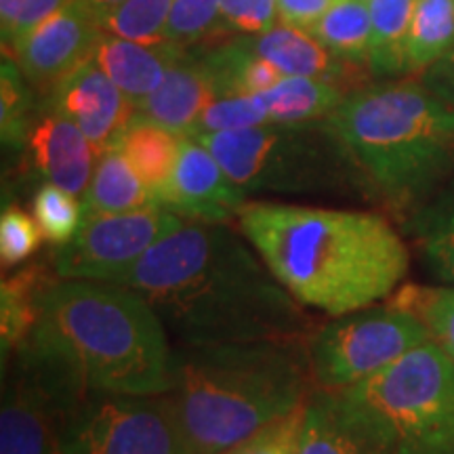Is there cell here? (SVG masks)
I'll list each match as a JSON object with an SVG mask.
<instances>
[{"mask_svg": "<svg viewBox=\"0 0 454 454\" xmlns=\"http://www.w3.org/2000/svg\"><path fill=\"white\" fill-rule=\"evenodd\" d=\"M334 0H278V17L284 26L311 32Z\"/></svg>", "mask_w": 454, "mask_h": 454, "instance_id": "obj_39", "label": "cell"}, {"mask_svg": "<svg viewBox=\"0 0 454 454\" xmlns=\"http://www.w3.org/2000/svg\"><path fill=\"white\" fill-rule=\"evenodd\" d=\"M51 110L64 114L67 121L82 130L93 145L98 160L118 145L135 118V106L93 64V59L76 67L51 90Z\"/></svg>", "mask_w": 454, "mask_h": 454, "instance_id": "obj_14", "label": "cell"}, {"mask_svg": "<svg viewBox=\"0 0 454 454\" xmlns=\"http://www.w3.org/2000/svg\"><path fill=\"white\" fill-rule=\"evenodd\" d=\"M247 194L231 184L211 152L194 137H181L177 167L168 185L156 196L160 208L181 219L225 223L238 217Z\"/></svg>", "mask_w": 454, "mask_h": 454, "instance_id": "obj_13", "label": "cell"}, {"mask_svg": "<svg viewBox=\"0 0 454 454\" xmlns=\"http://www.w3.org/2000/svg\"><path fill=\"white\" fill-rule=\"evenodd\" d=\"M118 147L156 200V196L168 185L173 170L177 167L181 147L179 135L158 124L133 118L118 141Z\"/></svg>", "mask_w": 454, "mask_h": 454, "instance_id": "obj_23", "label": "cell"}, {"mask_svg": "<svg viewBox=\"0 0 454 454\" xmlns=\"http://www.w3.org/2000/svg\"><path fill=\"white\" fill-rule=\"evenodd\" d=\"M339 394L389 454H454V362L431 339Z\"/></svg>", "mask_w": 454, "mask_h": 454, "instance_id": "obj_7", "label": "cell"}, {"mask_svg": "<svg viewBox=\"0 0 454 454\" xmlns=\"http://www.w3.org/2000/svg\"><path fill=\"white\" fill-rule=\"evenodd\" d=\"M101 36L99 11L87 0H72L11 44L9 51L32 87L53 90L76 67L87 64Z\"/></svg>", "mask_w": 454, "mask_h": 454, "instance_id": "obj_12", "label": "cell"}, {"mask_svg": "<svg viewBox=\"0 0 454 454\" xmlns=\"http://www.w3.org/2000/svg\"><path fill=\"white\" fill-rule=\"evenodd\" d=\"M179 345L297 343L308 317L225 223L185 221L118 278Z\"/></svg>", "mask_w": 454, "mask_h": 454, "instance_id": "obj_1", "label": "cell"}, {"mask_svg": "<svg viewBox=\"0 0 454 454\" xmlns=\"http://www.w3.org/2000/svg\"><path fill=\"white\" fill-rule=\"evenodd\" d=\"M265 124H270V116L259 95H231V98L213 99L204 107L190 137L257 129Z\"/></svg>", "mask_w": 454, "mask_h": 454, "instance_id": "obj_33", "label": "cell"}, {"mask_svg": "<svg viewBox=\"0 0 454 454\" xmlns=\"http://www.w3.org/2000/svg\"><path fill=\"white\" fill-rule=\"evenodd\" d=\"M170 7L173 0H124L101 15L104 34L124 38L139 44H162L167 43Z\"/></svg>", "mask_w": 454, "mask_h": 454, "instance_id": "obj_29", "label": "cell"}, {"mask_svg": "<svg viewBox=\"0 0 454 454\" xmlns=\"http://www.w3.org/2000/svg\"><path fill=\"white\" fill-rule=\"evenodd\" d=\"M43 231L36 219H32L24 208L4 207L0 217V261L3 268H15L24 263L41 248Z\"/></svg>", "mask_w": 454, "mask_h": 454, "instance_id": "obj_34", "label": "cell"}, {"mask_svg": "<svg viewBox=\"0 0 454 454\" xmlns=\"http://www.w3.org/2000/svg\"><path fill=\"white\" fill-rule=\"evenodd\" d=\"M87 3H89L90 7H93L95 11H99V15H104L106 11L118 7V4L124 3V0H87Z\"/></svg>", "mask_w": 454, "mask_h": 454, "instance_id": "obj_41", "label": "cell"}, {"mask_svg": "<svg viewBox=\"0 0 454 454\" xmlns=\"http://www.w3.org/2000/svg\"><path fill=\"white\" fill-rule=\"evenodd\" d=\"M213 99H217V93L200 53L185 49L168 67L160 87L135 107V118L158 124L179 137H190L204 107Z\"/></svg>", "mask_w": 454, "mask_h": 454, "instance_id": "obj_15", "label": "cell"}, {"mask_svg": "<svg viewBox=\"0 0 454 454\" xmlns=\"http://www.w3.org/2000/svg\"><path fill=\"white\" fill-rule=\"evenodd\" d=\"M412 234L429 270L454 284V181L414 213Z\"/></svg>", "mask_w": 454, "mask_h": 454, "instance_id": "obj_25", "label": "cell"}, {"mask_svg": "<svg viewBox=\"0 0 454 454\" xmlns=\"http://www.w3.org/2000/svg\"><path fill=\"white\" fill-rule=\"evenodd\" d=\"M34 219L49 242L64 247L81 230L84 208L82 202H78L70 192L53 184H44L34 196Z\"/></svg>", "mask_w": 454, "mask_h": 454, "instance_id": "obj_32", "label": "cell"}, {"mask_svg": "<svg viewBox=\"0 0 454 454\" xmlns=\"http://www.w3.org/2000/svg\"><path fill=\"white\" fill-rule=\"evenodd\" d=\"M311 368L299 343L177 345L168 397L200 454H223L309 397Z\"/></svg>", "mask_w": 454, "mask_h": 454, "instance_id": "obj_4", "label": "cell"}, {"mask_svg": "<svg viewBox=\"0 0 454 454\" xmlns=\"http://www.w3.org/2000/svg\"><path fill=\"white\" fill-rule=\"evenodd\" d=\"M253 49L270 61L282 76L317 78L339 84L345 78L348 61L334 57L314 34L291 26H276L270 32L253 36Z\"/></svg>", "mask_w": 454, "mask_h": 454, "instance_id": "obj_19", "label": "cell"}, {"mask_svg": "<svg viewBox=\"0 0 454 454\" xmlns=\"http://www.w3.org/2000/svg\"><path fill=\"white\" fill-rule=\"evenodd\" d=\"M236 219L293 299L333 317L387 299L411 263L404 240L381 215L247 202Z\"/></svg>", "mask_w": 454, "mask_h": 454, "instance_id": "obj_2", "label": "cell"}, {"mask_svg": "<svg viewBox=\"0 0 454 454\" xmlns=\"http://www.w3.org/2000/svg\"><path fill=\"white\" fill-rule=\"evenodd\" d=\"M423 84L435 98L454 107V49L438 64L427 67L423 74Z\"/></svg>", "mask_w": 454, "mask_h": 454, "instance_id": "obj_40", "label": "cell"}, {"mask_svg": "<svg viewBox=\"0 0 454 454\" xmlns=\"http://www.w3.org/2000/svg\"><path fill=\"white\" fill-rule=\"evenodd\" d=\"M429 339L423 322L395 305L340 316L309 334L311 377L320 389H349Z\"/></svg>", "mask_w": 454, "mask_h": 454, "instance_id": "obj_9", "label": "cell"}, {"mask_svg": "<svg viewBox=\"0 0 454 454\" xmlns=\"http://www.w3.org/2000/svg\"><path fill=\"white\" fill-rule=\"evenodd\" d=\"M371 3V49L368 66L379 76L408 72L406 38L417 0H368Z\"/></svg>", "mask_w": 454, "mask_h": 454, "instance_id": "obj_26", "label": "cell"}, {"mask_svg": "<svg viewBox=\"0 0 454 454\" xmlns=\"http://www.w3.org/2000/svg\"><path fill=\"white\" fill-rule=\"evenodd\" d=\"M158 207L152 192L130 167L121 147H112L95 164L93 177L82 194L84 215L130 213Z\"/></svg>", "mask_w": 454, "mask_h": 454, "instance_id": "obj_20", "label": "cell"}, {"mask_svg": "<svg viewBox=\"0 0 454 454\" xmlns=\"http://www.w3.org/2000/svg\"><path fill=\"white\" fill-rule=\"evenodd\" d=\"M13 357L0 414V454H55L66 417L89 391L26 345Z\"/></svg>", "mask_w": 454, "mask_h": 454, "instance_id": "obj_10", "label": "cell"}, {"mask_svg": "<svg viewBox=\"0 0 454 454\" xmlns=\"http://www.w3.org/2000/svg\"><path fill=\"white\" fill-rule=\"evenodd\" d=\"M30 107L32 98L24 72L4 51L0 66V133L3 145L11 152H20L27 145L32 133Z\"/></svg>", "mask_w": 454, "mask_h": 454, "instance_id": "obj_31", "label": "cell"}, {"mask_svg": "<svg viewBox=\"0 0 454 454\" xmlns=\"http://www.w3.org/2000/svg\"><path fill=\"white\" fill-rule=\"evenodd\" d=\"M185 47L173 43L139 44L104 34L93 51V64L122 90L135 107L150 98Z\"/></svg>", "mask_w": 454, "mask_h": 454, "instance_id": "obj_18", "label": "cell"}, {"mask_svg": "<svg viewBox=\"0 0 454 454\" xmlns=\"http://www.w3.org/2000/svg\"><path fill=\"white\" fill-rule=\"evenodd\" d=\"M311 34L334 57L351 66L368 64L371 49V3L368 0H334Z\"/></svg>", "mask_w": 454, "mask_h": 454, "instance_id": "obj_27", "label": "cell"}, {"mask_svg": "<svg viewBox=\"0 0 454 454\" xmlns=\"http://www.w3.org/2000/svg\"><path fill=\"white\" fill-rule=\"evenodd\" d=\"M200 57L211 74L217 98L259 95L276 87L284 78L282 72L257 55L253 38H238L234 43L202 51Z\"/></svg>", "mask_w": 454, "mask_h": 454, "instance_id": "obj_21", "label": "cell"}, {"mask_svg": "<svg viewBox=\"0 0 454 454\" xmlns=\"http://www.w3.org/2000/svg\"><path fill=\"white\" fill-rule=\"evenodd\" d=\"M454 49V0H417L406 38L408 72L427 70Z\"/></svg>", "mask_w": 454, "mask_h": 454, "instance_id": "obj_28", "label": "cell"}, {"mask_svg": "<svg viewBox=\"0 0 454 454\" xmlns=\"http://www.w3.org/2000/svg\"><path fill=\"white\" fill-rule=\"evenodd\" d=\"M391 305L419 317L431 340L454 362V286H406L395 294Z\"/></svg>", "mask_w": 454, "mask_h": 454, "instance_id": "obj_30", "label": "cell"}, {"mask_svg": "<svg viewBox=\"0 0 454 454\" xmlns=\"http://www.w3.org/2000/svg\"><path fill=\"white\" fill-rule=\"evenodd\" d=\"M325 122L364 184L395 207L429 194L454 168V107L425 84L356 90Z\"/></svg>", "mask_w": 454, "mask_h": 454, "instance_id": "obj_5", "label": "cell"}, {"mask_svg": "<svg viewBox=\"0 0 454 454\" xmlns=\"http://www.w3.org/2000/svg\"><path fill=\"white\" fill-rule=\"evenodd\" d=\"M70 3L72 0H0L4 49Z\"/></svg>", "mask_w": 454, "mask_h": 454, "instance_id": "obj_37", "label": "cell"}, {"mask_svg": "<svg viewBox=\"0 0 454 454\" xmlns=\"http://www.w3.org/2000/svg\"><path fill=\"white\" fill-rule=\"evenodd\" d=\"M303 406L286 414V417L278 419L274 423L265 425L263 429H259L251 438L240 442V444L230 448L223 454H297Z\"/></svg>", "mask_w": 454, "mask_h": 454, "instance_id": "obj_36", "label": "cell"}, {"mask_svg": "<svg viewBox=\"0 0 454 454\" xmlns=\"http://www.w3.org/2000/svg\"><path fill=\"white\" fill-rule=\"evenodd\" d=\"M194 139L247 196H331L364 181L326 122L265 124Z\"/></svg>", "mask_w": 454, "mask_h": 454, "instance_id": "obj_6", "label": "cell"}, {"mask_svg": "<svg viewBox=\"0 0 454 454\" xmlns=\"http://www.w3.org/2000/svg\"><path fill=\"white\" fill-rule=\"evenodd\" d=\"M219 17V0H173L164 38L179 47H190L213 30Z\"/></svg>", "mask_w": 454, "mask_h": 454, "instance_id": "obj_35", "label": "cell"}, {"mask_svg": "<svg viewBox=\"0 0 454 454\" xmlns=\"http://www.w3.org/2000/svg\"><path fill=\"white\" fill-rule=\"evenodd\" d=\"M49 280L38 268H30L11 276L0 288V340H3V360L13 356L26 339L30 337L41 314V301Z\"/></svg>", "mask_w": 454, "mask_h": 454, "instance_id": "obj_24", "label": "cell"}, {"mask_svg": "<svg viewBox=\"0 0 454 454\" xmlns=\"http://www.w3.org/2000/svg\"><path fill=\"white\" fill-rule=\"evenodd\" d=\"M297 454H389L339 391L317 389L303 406Z\"/></svg>", "mask_w": 454, "mask_h": 454, "instance_id": "obj_17", "label": "cell"}, {"mask_svg": "<svg viewBox=\"0 0 454 454\" xmlns=\"http://www.w3.org/2000/svg\"><path fill=\"white\" fill-rule=\"evenodd\" d=\"M26 348L84 391L164 395L173 348L156 311L130 288L110 282H51Z\"/></svg>", "mask_w": 454, "mask_h": 454, "instance_id": "obj_3", "label": "cell"}, {"mask_svg": "<svg viewBox=\"0 0 454 454\" xmlns=\"http://www.w3.org/2000/svg\"><path fill=\"white\" fill-rule=\"evenodd\" d=\"M185 223L160 207L130 213L84 215L72 242L57 248L55 274L61 280L114 284L162 238Z\"/></svg>", "mask_w": 454, "mask_h": 454, "instance_id": "obj_11", "label": "cell"}, {"mask_svg": "<svg viewBox=\"0 0 454 454\" xmlns=\"http://www.w3.org/2000/svg\"><path fill=\"white\" fill-rule=\"evenodd\" d=\"M219 13L234 30L261 36L276 27L278 0H219Z\"/></svg>", "mask_w": 454, "mask_h": 454, "instance_id": "obj_38", "label": "cell"}, {"mask_svg": "<svg viewBox=\"0 0 454 454\" xmlns=\"http://www.w3.org/2000/svg\"><path fill=\"white\" fill-rule=\"evenodd\" d=\"M259 98L268 110L270 124H314L325 122L348 95L334 82L284 76Z\"/></svg>", "mask_w": 454, "mask_h": 454, "instance_id": "obj_22", "label": "cell"}, {"mask_svg": "<svg viewBox=\"0 0 454 454\" xmlns=\"http://www.w3.org/2000/svg\"><path fill=\"white\" fill-rule=\"evenodd\" d=\"M34 168L49 184L81 196L93 177V162L98 160L90 141L64 114L51 110L34 124L27 139Z\"/></svg>", "mask_w": 454, "mask_h": 454, "instance_id": "obj_16", "label": "cell"}, {"mask_svg": "<svg viewBox=\"0 0 454 454\" xmlns=\"http://www.w3.org/2000/svg\"><path fill=\"white\" fill-rule=\"evenodd\" d=\"M55 454H200L167 395L89 391L66 417Z\"/></svg>", "mask_w": 454, "mask_h": 454, "instance_id": "obj_8", "label": "cell"}]
</instances>
